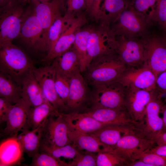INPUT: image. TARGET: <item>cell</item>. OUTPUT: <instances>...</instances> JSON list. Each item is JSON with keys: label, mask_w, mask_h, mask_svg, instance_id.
I'll return each mask as SVG.
<instances>
[{"label": "cell", "mask_w": 166, "mask_h": 166, "mask_svg": "<svg viewBox=\"0 0 166 166\" xmlns=\"http://www.w3.org/2000/svg\"><path fill=\"white\" fill-rule=\"evenodd\" d=\"M35 67L28 55L11 42L0 44V71L21 86L25 77Z\"/></svg>", "instance_id": "obj_1"}, {"label": "cell", "mask_w": 166, "mask_h": 166, "mask_svg": "<svg viewBox=\"0 0 166 166\" xmlns=\"http://www.w3.org/2000/svg\"><path fill=\"white\" fill-rule=\"evenodd\" d=\"M127 68L113 51L95 58L87 67L84 76L91 86L115 81Z\"/></svg>", "instance_id": "obj_2"}, {"label": "cell", "mask_w": 166, "mask_h": 166, "mask_svg": "<svg viewBox=\"0 0 166 166\" xmlns=\"http://www.w3.org/2000/svg\"><path fill=\"white\" fill-rule=\"evenodd\" d=\"M109 27V33L113 36H123L133 39L141 38L151 33L145 16L130 4Z\"/></svg>", "instance_id": "obj_3"}, {"label": "cell", "mask_w": 166, "mask_h": 166, "mask_svg": "<svg viewBox=\"0 0 166 166\" xmlns=\"http://www.w3.org/2000/svg\"><path fill=\"white\" fill-rule=\"evenodd\" d=\"M108 43L127 68L143 66L144 48L141 38H128L123 36H113L109 33Z\"/></svg>", "instance_id": "obj_4"}, {"label": "cell", "mask_w": 166, "mask_h": 166, "mask_svg": "<svg viewBox=\"0 0 166 166\" xmlns=\"http://www.w3.org/2000/svg\"><path fill=\"white\" fill-rule=\"evenodd\" d=\"M165 33H151L141 38L144 46L143 66L150 70L157 77L166 71V38Z\"/></svg>", "instance_id": "obj_5"}, {"label": "cell", "mask_w": 166, "mask_h": 166, "mask_svg": "<svg viewBox=\"0 0 166 166\" xmlns=\"http://www.w3.org/2000/svg\"><path fill=\"white\" fill-rule=\"evenodd\" d=\"M25 4L19 0H12L0 8V44L18 38Z\"/></svg>", "instance_id": "obj_6"}, {"label": "cell", "mask_w": 166, "mask_h": 166, "mask_svg": "<svg viewBox=\"0 0 166 166\" xmlns=\"http://www.w3.org/2000/svg\"><path fill=\"white\" fill-rule=\"evenodd\" d=\"M91 108L126 109L124 103L125 88L115 81L92 86Z\"/></svg>", "instance_id": "obj_7"}, {"label": "cell", "mask_w": 166, "mask_h": 166, "mask_svg": "<svg viewBox=\"0 0 166 166\" xmlns=\"http://www.w3.org/2000/svg\"><path fill=\"white\" fill-rule=\"evenodd\" d=\"M154 141L145 137L136 129L126 133L111 151L116 152L128 163L135 160L139 154L155 145Z\"/></svg>", "instance_id": "obj_8"}, {"label": "cell", "mask_w": 166, "mask_h": 166, "mask_svg": "<svg viewBox=\"0 0 166 166\" xmlns=\"http://www.w3.org/2000/svg\"><path fill=\"white\" fill-rule=\"evenodd\" d=\"M163 97L155 89L153 90L151 99L146 107L142 122L138 128L145 137L154 142L163 131V121L160 116L162 108L164 104Z\"/></svg>", "instance_id": "obj_9"}, {"label": "cell", "mask_w": 166, "mask_h": 166, "mask_svg": "<svg viewBox=\"0 0 166 166\" xmlns=\"http://www.w3.org/2000/svg\"><path fill=\"white\" fill-rule=\"evenodd\" d=\"M33 72L38 82L45 99L58 113L68 110L67 107L57 95L55 86L56 72L51 65L35 68Z\"/></svg>", "instance_id": "obj_10"}, {"label": "cell", "mask_w": 166, "mask_h": 166, "mask_svg": "<svg viewBox=\"0 0 166 166\" xmlns=\"http://www.w3.org/2000/svg\"><path fill=\"white\" fill-rule=\"evenodd\" d=\"M43 32L32 4L26 10L18 38H20L28 48L43 51Z\"/></svg>", "instance_id": "obj_11"}, {"label": "cell", "mask_w": 166, "mask_h": 166, "mask_svg": "<svg viewBox=\"0 0 166 166\" xmlns=\"http://www.w3.org/2000/svg\"><path fill=\"white\" fill-rule=\"evenodd\" d=\"M124 88L125 106L138 129L142 122L146 107L151 99L153 90L149 91L134 87Z\"/></svg>", "instance_id": "obj_12"}, {"label": "cell", "mask_w": 166, "mask_h": 166, "mask_svg": "<svg viewBox=\"0 0 166 166\" xmlns=\"http://www.w3.org/2000/svg\"><path fill=\"white\" fill-rule=\"evenodd\" d=\"M56 114L50 116L45 123L41 141L54 146L72 144L68 136V126L63 116L59 113L54 118Z\"/></svg>", "instance_id": "obj_13"}, {"label": "cell", "mask_w": 166, "mask_h": 166, "mask_svg": "<svg viewBox=\"0 0 166 166\" xmlns=\"http://www.w3.org/2000/svg\"><path fill=\"white\" fill-rule=\"evenodd\" d=\"M30 107L22 98L10 107L5 128L0 132V138L17 136L25 130Z\"/></svg>", "instance_id": "obj_14"}, {"label": "cell", "mask_w": 166, "mask_h": 166, "mask_svg": "<svg viewBox=\"0 0 166 166\" xmlns=\"http://www.w3.org/2000/svg\"><path fill=\"white\" fill-rule=\"evenodd\" d=\"M156 78L150 70L143 66L127 68L116 81L124 87L151 91L155 88Z\"/></svg>", "instance_id": "obj_15"}, {"label": "cell", "mask_w": 166, "mask_h": 166, "mask_svg": "<svg viewBox=\"0 0 166 166\" xmlns=\"http://www.w3.org/2000/svg\"><path fill=\"white\" fill-rule=\"evenodd\" d=\"M80 70L69 77V91L66 105L73 112L81 108L89 100L91 92L89 85Z\"/></svg>", "instance_id": "obj_16"}, {"label": "cell", "mask_w": 166, "mask_h": 166, "mask_svg": "<svg viewBox=\"0 0 166 166\" xmlns=\"http://www.w3.org/2000/svg\"><path fill=\"white\" fill-rule=\"evenodd\" d=\"M84 113L103 124L121 125L137 128L126 109L91 108Z\"/></svg>", "instance_id": "obj_17"}, {"label": "cell", "mask_w": 166, "mask_h": 166, "mask_svg": "<svg viewBox=\"0 0 166 166\" xmlns=\"http://www.w3.org/2000/svg\"><path fill=\"white\" fill-rule=\"evenodd\" d=\"M85 22V18L83 15L75 18L47 53L45 61L47 62L52 61L57 57L69 49L73 44L77 32Z\"/></svg>", "instance_id": "obj_18"}, {"label": "cell", "mask_w": 166, "mask_h": 166, "mask_svg": "<svg viewBox=\"0 0 166 166\" xmlns=\"http://www.w3.org/2000/svg\"><path fill=\"white\" fill-rule=\"evenodd\" d=\"M109 30L101 25L97 28H92L87 42V67L95 58L112 51L108 42Z\"/></svg>", "instance_id": "obj_19"}, {"label": "cell", "mask_w": 166, "mask_h": 166, "mask_svg": "<svg viewBox=\"0 0 166 166\" xmlns=\"http://www.w3.org/2000/svg\"><path fill=\"white\" fill-rule=\"evenodd\" d=\"M35 14L43 29L42 44L44 49V41L49 28L55 20L61 15L60 0L51 2H39L32 1Z\"/></svg>", "instance_id": "obj_20"}, {"label": "cell", "mask_w": 166, "mask_h": 166, "mask_svg": "<svg viewBox=\"0 0 166 166\" xmlns=\"http://www.w3.org/2000/svg\"><path fill=\"white\" fill-rule=\"evenodd\" d=\"M61 113L69 129L81 133L91 134L109 125L102 124L84 113Z\"/></svg>", "instance_id": "obj_21"}, {"label": "cell", "mask_w": 166, "mask_h": 166, "mask_svg": "<svg viewBox=\"0 0 166 166\" xmlns=\"http://www.w3.org/2000/svg\"><path fill=\"white\" fill-rule=\"evenodd\" d=\"M23 151L17 136L5 138L0 144V164L9 166L18 163Z\"/></svg>", "instance_id": "obj_22"}, {"label": "cell", "mask_w": 166, "mask_h": 166, "mask_svg": "<svg viewBox=\"0 0 166 166\" xmlns=\"http://www.w3.org/2000/svg\"><path fill=\"white\" fill-rule=\"evenodd\" d=\"M68 136L72 144L79 151L84 150L94 153L108 151L105 146L92 134L79 132L68 128Z\"/></svg>", "instance_id": "obj_23"}, {"label": "cell", "mask_w": 166, "mask_h": 166, "mask_svg": "<svg viewBox=\"0 0 166 166\" xmlns=\"http://www.w3.org/2000/svg\"><path fill=\"white\" fill-rule=\"evenodd\" d=\"M21 89V98L30 107L38 106L46 100L33 71L25 77Z\"/></svg>", "instance_id": "obj_24"}, {"label": "cell", "mask_w": 166, "mask_h": 166, "mask_svg": "<svg viewBox=\"0 0 166 166\" xmlns=\"http://www.w3.org/2000/svg\"><path fill=\"white\" fill-rule=\"evenodd\" d=\"M51 65L56 72L69 78L76 71L80 70L79 58L72 46L55 58L52 61Z\"/></svg>", "instance_id": "obj_25"}, {"label": "cell", "mask_w": 166, "mask_h": 166, "mask_svg": "<svg viewBox=\"0 0 166 166\" xmlns=\"http://www.w3.org/2000/svg\"><path fill=\"white\" fill-rule=\"evenodd\" d=\"M133 129H136L125 126L109 124L91 134L96 137L109 151L112 150L126 133Z\"/></svg>", "instance_id": "obj_26"}, {"label": "cell", "mask_w": 166, "mask_h": 166, "mask_svg": "<svg viewBox=\"0 0 166 166\" xmlns=\"http://www.w3.org/2000/svg\"><path fill=\"white\" fill-rule=\"evenodd\" d=\"M100 8L101 25L109 28L121 13L130 4L126 0H103Z\"/></svg>", "instance_id": "obj_27"}, {"label": "cell", "mask_w": 166, "mask_h": 166, "mask_svg": "<svg viewBox=\"0 0 166 166\" xmlns=\"http://www.w3.org/2000/svg\"><path fill=\"white\" fill-rule=\"evenodd\" d=\"M58 113L46 100L41 104L31 107L24 131L30 129L34 130L41 127L44 124L50 116Z\"/></svg>", "instance_id": "obj_28"}, {"label": "cell", "mask_w": 166, "mask_h": 166, "mask_svg": "<svg viewBox=\"0 0 166 166\" xmlns=\"http://www.w3.org/2000/svg\"><path fill=\"white\" fill-rule=\"evenodd\" d=\"M75 18L65 14L60 15L55 20L48 30L44 41V51L47 53Z\"/></svg>", "instance_id": "obj_29"}, {"label": "cell", "mask_w": 166, "mask_h": 166, "mask_svg": "<svg viewBox=\"0 0 166 166\" xmlns=\"http://www.w3.org/2000/svg\"><path fill=\"white\" fill-rule=\"evenodd\" d=\"M44 124L34 130L23 131L17 136L23 152L30 157L39 152Z\"/></svg>", "instance_id": "obj_30"}, {"label": "cell", "mask_w": 166, "mask_h": 166, "mask_svg": "<svg viewBox=\"0 0 166 166\" xmlns=\"http://www.w3.org/2000/svg\"><path fill=\"white\" fill-rule=\"evenodd\" d=\"M21 86L10 76L0 71V97L13 105L21 98Z\"/></svg>", "instance_id": "obj_31"}, {"label": "cell", "mask_w": 166, "mask_h": 166, "mask_svg": "<svg viewBox=\"0 0 166 166\" xmlns=\"http://www.w3.org/2000/svg\"><path fill=\"white\" fill-rule=\"evenodd\" d=\"M81 28L78 30L76 34L72 46L79 57L80 70L81 73L84 72L87 68V45L92 28Z\"/></svg>", "instance_id": "obj_32"}, {"label": "cell", "mask_w": 166, "mask_h": 166, "mask_svg": "<svg viewBox=\"0 0 166 166\" xmlns=\"http://www.w3.org/2000/svg\"><path fill=\"white\" fill-rule=\"evenodd\" d=\"M79 151L72 144L63 146H54L41 141L39 151L49 154L58 158L61 157L73 159Z\"/></svg>", "instance_id": "obj_33"}, {"label": "cell", "mask_w": 166, "mask_h": 166, "mask_svg": "<svg viewBox=\"0 0 166 166\" xmlns=\"http://www.w3.org/2000/svg\"><path fill=\"white\" fill-rule=\"evenodd\" d=\"M150 26H157L162 32L166 30V0H156L153 12L146 18Z\"/></svg>", "instance_id": "obj_34"}, {"label": "cell", "mask_w": 166, "mask_h": 166, "mask_svg": "<svg viewBox=\"0 0 166 166\" xmlns=\"http://www.w3.org/2000/svg\"><path fill=\"white\" fill-rule=\"evenodd\" d=\"M126 161L113 151L97 153L96 166H127Z\"/></svg>", "instance_id": "obj_35"}, {"label": "cell", "mask_w": 166, "mask_h": 166, "mask_svg": "<svg viewBox=\"0 0 166 166\" xmlns=\"http://www.w3.org/2000/svg\"><path fill=\"white\" fill-rule=\"evenodd\" d=\"M33 166H69L68 164L46 153L39 152L33 157Z\"/></svg>", "instance_id": "obj_36"}, {"label": "cell", "mask_w": 166, "mask_h": 166, "mask_svg": "<svg viewBox=\"0 0 166 166\" xmlns=\"http://www.w3.org/2000/svg\"><path fill=\"white\" fill-rule=\"evenodd\" d=\"M61 10L68 16L74 17V15L83 9L86 10L85 0H60Z\"/></svg>", "instance_id": "obj_37"}, {"label": "cell", "mask_w": 166, "mask_h": 166, "mask_svg": "<svg viewBox=\"0 0 166 166\" xmlns=\"http://www.w3.org/2000/svg\"><path fill=\"white\" fill-rule=\"evenodd\" d=\"M55 86L57 95L66 105L69 91V78L56 72Z\"/></svg>", "instance_id": "obj_38"}, {"label": "cell", "mask_w": 166, "mask_h": 166, "mask_svg": "<svg viewBox=\"0 0 166 166\" xmlns=\"http://www.w3.org/2000/svg\"><path fill=\"white\" fill-rule=\"evenodd\" d=\"M96 158L95 153L79 151L68 164L69 166H96Z\"/></svg>", "instance_id": "obj_39"}, {"label": "cell", "mask_w": 166, "mask_h": 166, "mask_svg": "<svg viewBox=\"0 0 166 166\" xmlns=\"http://www.w3.org/2000/svg\"><path fill=\"white\" fill-rule=\"evenodd\" d=\"M139 160L150 166H166V157H163L154 154L144 152L137 156L135 160Z\"/></svg>", "instance_id": "obj_40"}, {"label": "cell", "mask_w": 166, "mask_h": 166, "mask_svg": "<svg viewBox=\"0 0 166 166\" xmlns=\"http://www.w3.org/2000/svg\"><path fill=\"white\" fill-rule=\"evenodd\" d=\"M156 0H132L131 4L146 18L153 12Z\"/></svg>", "instance_id": "obj_41"}, {"label": "cell", "mask_w": 166, "mask_h": 166, "mask_svg": "<svg viewBox=\"0 0 166 166\" xmlns=\"http://www.w3.org/2000/svg\"><path fill=\"white\" fill-rule=\"evenodd\" d=\"M158 93L165 97L166 93V71L159 74L156 77L155 88Z\"/></svg>", "instance_id": "obj_42"}, {"label": "cell", "mask_w": 166, "mask_h": 166, "mask_svg": "<svg viewBox=\"0 0 166 166\" xmlns=\"http://www.w3.org/2000/svg\"><path fill=\"white\" fill-rule=\"evenodd\" d=\"M12 105L6 99L0 97V126L6 123L8 111Z\"/></svg>", "instance_id": "obj_43"}, {"label": "cell", "mask_w": 166, "mask_h": 166, "mask_svg": "<svg viewBox=\"0 0 166 166\" xmlns=\"http://www.w3.org/2000/svg\"><path fill=\"white\" fill-rule=\"evenodd\" d=\"M103 0H92L90 9L89 12L90 16L96 21L99 20L100 8Z\"/></svg>", "instance_id": "obj_44"}, {"label": "cell", "mask_w": 166, "mask_h": 166, "mask_svg": "<svg viewBox=\"0 0 166 166\" xmlns=\"http://www.w3.org/2000/svg\"><path fill=\"white\" fill-rule=\"evenodd\" d=\"M144 152L152 153L161 157H166V145L156 146L154 145Z\"/></svg>", "instance_id": "obj_45"}, {"label": "cell", "mask_w": 166, "mask_h": 166, "mask_svg": "<svg viewBox=\"0 0 166 166\" xmlns=\"http://www.w3.org/2000/svg\"><path fill=\"white\" fill-rule=\"evenodd\" d=\"M157 145H166V131H163L154 140Z\"/></svg>", "instance_id": "obj_46"}, {"label": "cell", "mask_w": 166, "mask_h": 166, "mask_svg": "<svg viewBox=\"0 0 166 166\" xmlns=\"http://www.w3.org/2000/svg\"><path fill=\"white\" fill-rule=\"evenodd\" d=\"M161 112L163 116L162 118L163 124V131H166V106L165 104H164L163 106Z\"/></svg>", "instance_id": "obj_47"}, {"label": "cell", "mask_w": 166, "mask_h": 166, "mask_svg": "<svg viewBox=\"0 0 166 166\" xmlns=\"http://www.w3.org/2000/svg\"><path fill=\"white\" fill-rule=\"evenodd\" d=\"M127 166H150L144 162L142 160H136L134 161L128 163Z\"/></svg>", "instance_id": "obj_48"}, {"label": "cell", "mask_w": 166, "mask_h": 166, "mask_svg": "<svg viewBox=\"0 0 166 166\" xmlns=\"http://www.w3.org/2000/svg\"><path fill=\"white\" fill-rule=\"evenodd\" d=\"M85 2L86 7V11L89 12L91 7L92 0H85Z\"/></svg>", "instance_id": "obj_49"}, {"label": "cell", "mask_w": 166, "mask_h": 166, "mask_svg": "<svg viewBox=\"0 0 166 166\" xmlns=\"http://www.w3.org/2000/svg\"><path fill=\"white\" fill-rule=\"evenodd\" d=\"M12 0H0V8L7 5Z\"/></svg>", "instance_id": "obj_50"}, {"label": "cell", "mask_w": 166, "mask_h": 166, "mask_svg": "<svg viewBox=\"0 0 166 166\" xmlns=\"http://www.w3.org/2000/svg\"><path fill=\"white\" fill-rule=\"evenodd\" d=\"M53 0H30V2L32 1H36L39 2H51Z\"/></svg>", "instance_id": "obj_51"}, {"label": "cell", "mask_w": 166, "mask_h": 166, "mask_svg": "<svg viewBox=\"0 0 166 166\" xmlns=\"http://www.w3.org/2000/svg\"><path fill=\"white\" fill-rule=\"evenodd\" d=\"M21 2L24 4H26L27 2H30V0H19Z\"/></svg>", "instance_id": "obj_52"}, {"label": "cell", "mask_w": 166, "mask_h": 166, "mask_svg": "<svg viewBox=\"0 0 166 166\" xmlns=\"http://www.w3.org/2000/svg\"><path fill=\"white\" fill-rule=\"evenodd\" d=\"M1 130H0V131Z\"/></svg>", "instance_id": "obj_53"}]
</instances>
